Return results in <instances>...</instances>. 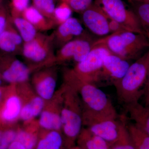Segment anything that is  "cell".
Wrapping results in <instances>:
<instances>
[{
    "label": "cell",
    "mask_w": 149,
    "mask_h": 149,
    "mask_svg": "<svg viewBox=\"0 0 149 149\" xmlns=\"http://www.w3.org/2000/svg\"><path fill=\"white\" fill-rule=\"evenodd\" d=\"M149 68V50L130 65L120 80L113 83L118 98L124 106L139 102L143 93L141 90L146 82Z\"/></svg>",
    "instance_id": "cell-1"
},
{
    "label": "cell",
    "mask_w": 149,
    "mask_h": 149,
    "mask_svg": "<svg viewBox=\"0 0 149 149\" xmlns=\"http://www.w3.org/2000/svg\"><path fill=\"white\" fill-rule=\"evenodd\" d=\"M64 83L74 88L83 104V110L92 114L118 118L117 111L106 94L93 83L63 77Z\"/></svg>",
    "instance_id": "cell-2"
},
{
    "label": "cell",
    "mask_w": 149,
    "mask_h": 149,
    "mask_svg": "<svg viewBox=\"0 0 149 149\" xmlns=\"http://www.w3.org/2000/svg\"><path fill=\"white\" fill-rule=\"evenodd\" d=\"M63 84L65 88L61 114V130L71 145L83 128V104L77 91L66 83Z\"/></svg>",
    "instance_id": "cell-3"
},
{
    "label": "cell",
    "mask_w": 149,
    "mask_h": 149,
    "mask_svg": "<svg viewBox=\"0 0 149 149\" xmlns=\"http://www.w3.org/2000/svg\"><path fill=\"white\" fill-rule=\"evenodd\" d=\"M53 33L49 35L39 32L36 37L24 43L22 56L25 63L34 71L56 65Z\"/></svg>",
    "instance_id": "cell-4"
},
{
    "label": "cell",
    "mask_w": 149,
    "mask_h": 149,
    "mask_svg": "<svg viewBox=\"0 0 149 149\" xmlns=\"http://www.w3.org/2000/svg\"><path fill=\"white\" fill-rule=\"evenodd\" d=\"M111 53L106 46L96 40L85 58L76 63L72 69L65 70L63 77L95 84L97 82L104 59Z\"/></svg>",
    "instance_id": "cell-5"
},
{
    "label": "cell",
    "mask_w": 149,
    "mask_h": 149,
    "mask_svg": "<svg viewBox=\"0 0 149 149\" xmlns=\"http://www.w3.org/2000/svg\"><path fill=\"white\" fill-rule=\"evenodd\" d=\"M97 41L104 44L112 54L128 60L136 57L149 47L146 35L128 31L112 33Z\"/></svg>",
    "instance_id": "cell-6"
},
{
    "label": "cell",
    "mask_w": 149,
    "mask_h": 149,
    "mask_svg": "<svg viewBox=\"0 0 149 149\" xmlns=\"http://www.w3.org/2000/svg\"><path fill=\"white\" fill-rule=\"evenodd\" d=\"M124 119L120 120L90 113L83 110V125L91 132L100 136L110 145L118 139Z\"/></svg>",
    "instance_id": "cell-7"
},
{
    "label": "cell",
    "mask_w": 149,
    "mask_h": 149,
    "mask_svg": "<svg viewBox=\"0 0 149 149\" xmlns=\"http://www.w3.org/2000/svg\"><path fill=\"white\" fill-rule=\"evenodd\" d=\"M96 4L109 19L119 23L127 31L144 35L138 17L133 10L127 8L122 0H97Z\"/></svg>",
    "instance_id": "cell-8"
},
{
    "label": "cell",
    "mask_w": 149,
    "mask_h": 149,
    "mask_svg": "<svg viewBox=\"0 0 149 149\" xmlns=\"http://www.w3.org/2000/svg\"><path fill=\"white\" fill-rule=\"evenodd\" d=\"M22 106V100L16 84L6 85L0 102V128L15 127L19 120Z\"/></svg>",
    "instance_id": "cell-9"
},
{
    "label": "cell",
    "mask_w": 149,
    "mask_h": 149,
    "mask_svg": "<svg viewBox=\"0 0 149 149\" xmlns=\"http://www.w3.org/2000/svg\"><path fill=\"white\" fill-rule=\"evenodd\" d=\"M34 72L16 56L0 53V74L3 82L16 85L28 82Z\"/></svg>",
    "instance_id": "cell-10"
},
{
    "label": "cell",
    "mask_w": 149,
    "mask_h": 149,
    "mask_svg": "<svg viewBox=\"0 0 149 149\" xmlns=\"http://www.w3.org/2000/svg\"><path fill=\"white\" fill-rule=\"evenodd\" d=\"M95 41L84 32L58 49L56 54V64L71 60L76 63L81 61L91 52Z\"/></svg>",
    "instance_id": "cell-11"
},
{
    "label": "cell",
    "mask_w": 149,
    "mask_h": 149,
    "mask_svg": "<svg viewBox=\"0 0 149 149\" xmlns=\"http://www.w3.org/2000/svg\"><path fill=\"white\" fill-rule=\"evenodd\" d=\"M64 85L57 91L50 100L46 102L44 109L38 120L40 128L44 130H56L62 129L61 110L63 100Z\"/></svg>",
    "instance_id": "cell-12"
},
{
    "label": "cell",
    "mask_w": 149,
    "mask_h": 149,
    "mask_svg": "<svg viewBox=\"0 0 149 149\" xmlns=\"http://www.w3.org/2000/svg\"><path fill=\"white\" fill-rule=\"evenodd\" d=\"M54 65L36 70L31 78V84L34 91L45 102L52 99L56 93L57 71Z\"/></svg>",
    "instance_id": "cell-13"
},
{
    "label": "cell",
    "mask_w": 149,
    "mask_h": 149,
    "mask_svg": "<svg viewBox=\"0 0 149 149\" xmlns=\"http://www.w3.org/2000/svg\"><path fill=\"white\" fill-rule=\"evenodd\" d=\"M81 14L83 23L93 34L98 36H106L110 32L109 18L97 4L93 3Z\"/></svg>",
    "instance_id": "cell-14"
},
{
    "label": "cell",
    "mask_w": 149,
    "mask_h": 149,
    "mask_svg": "<svg viewBox=\"0 0 149 149\" xmlns=\"http://www.w3.org/2000/svg\"><path fill=\"white\" fill-rule=\"evenodd\" d=\"M130 65L128 60L110 54L104 59L97 82L101 80H108L114 83L123 77Z\"/></svg>",
    "instance_id": "cell-15"
},
{
    "label": "cell",
    "mask_w": 149,
    "mask_h": 149,
    "mask_svg": "<svg viewBox=\"0 0 149 149\" xmlns=\"http://www.w3.org/2000/svg\"><path fill=\"white\" fill-rule=\"evenodd\" d=\"M24 44L10 15L5 28L0 35V53L22 56Z\"/></svg>",
    "instance_id": "cell-16"
},
{
    "label": "cell",
    "mask_w": 149,
    "mask_h": 149,
    "mask_svg": "<svg viewBox=\"0 0 149 149\" xmlns=\"http://www.w3.org/2000/svg\"><path fill=\"white\" fill-rule=\"evenodd\" d=\"M85 32L80 21L72 17L58 26L57 29L53 32L55 48L59 49Z\"/></svg>",
    "instance_id": "cell-17"
},
{
    "label": "cell",
    "mask_w": 149,
    "mask_h": 149,
    "mask_svg": "<svg viewBox=\"0 0 149 149\" xmlns=\"http://www.w3.org/2000/svg\"><path fill=\"white\" fill-rule=\"evenodd\" d=\"M23 127L17 128L16 140L27 149H35L38 142L40 127L38 120H34L23 123Z\"/></svg>",
    "instance_id": "cell-18"
},
{
    "label": "cell",
    "mask_w": 149,
    "mask_h": 149,
    "mask_svg": "<svg viewBox=\"0 0 149 149\" xmlns=\"http://www.w3.org/2000/svg\"><path fill=\"white\" fill-rule=\"evenodd\" d=\"M125 109L134 124L149 136V107L139 102L125 106Z\"/></svg>",
    "instance_id": "cell-19"
},
{
    "label": "cell",
    "mask_w": 149,
    "mask_h": 149,
    "mask_svg": "<svg viewBox=\"0 0 149 149\" xmlns=\"http://www.w3.org/2000/svg\"><path fill=\"white\" fill-rule=\"evenodd\" d=\"M22 16L32 24L39 32L49 31L56 26L53 21L44 16L32 5L29 6L23 12Z\"/></svg>",
    "instance_id": "cell-20"
},
{
    "label": "cell",
    "mask_w": 149,
    "mask_h": 149,
    "mask_svg": "<svg viewBox=\"0 0 149 149\" xmlns=\"http://www.w3.org/2000/svg\"><path fill=\"white\" fill-rule=\"evenodd\" d=\"M78 144L82 149H110L109 144L88 128H82L78 137Z\"/></svg>",
    "instance_id": "cell-21"
},
{
    "label": "cell",
    "mask_w": 149,
    "mask_h": 149,
    "mask_svg": "<svg viewBox=\"0 0 149 149\" xmlns=\"http://www.w3.org/2000/svg\"><path fill=\"white\" fill-rule=\"evenodd\" d=\"M11 17L24 43L33 40L39 32L32 24L22 16Z\"/></svg>",
    "instance_id": "cell-22"
},
{
    "label": "cell",
    "mask_w": 149,
    "mask_h": 149,
    "mask_svg": "<svg viewBox=\"0 0 149 149\" xmlns=\"http://www.w3.org/2000/svg\"><path fill=\"white\" fill-rule=\"evenodd\" d=\"M126 127L135 149H149V136L134 123L126 121Z\"/></svg>",
    "instance_id": "cell-23"
},
{
    "label": "cell",
    "mask_w": 149,
    "mask_h": 149,
    "mask_svg": "<svg viewBox=\"0 0 149 149\" xmlns=\"http://www.w3.org/2000/svg\"><path fill=\"white\" fill-rule=\"evenodd\" d=\"M133 11L138 17L144 35L149 42V3L136 2Z\"/></svg>",
    "instance_id": "cell-24"
},
{
    "label": "cell",
    "mask_w": 149,
    "mask_h": 149,
    "mask_svg": "<svg viewBox=\"0 0 149 149\" xmlns=\"http://www.w3.org/2000/svg\"><path fill=\"white\" fill-rule=\"evenodd\" d=\"M110 149H135L126 127V118L124 117L120 136L113 143L110 145Z\"/></svg>",
    "instance_id": "cell-25"
},
{
    "label": "cell",
    "mask_w": 149,
    "mask_h": 149,
    "mask_svg": "<svg viewBox=\"0 0 149 149\" xmlns=\"http://www.w3.org/2000/svg\"><path fill=\"white\" fill-rule=\"evenodd\" d=\"M32 2L34 7L44 16L55 23L54 12L56 6L54 0H32Z\"/></svg>",
    "instance_id": "cell-26"
},
{
    "label": "cell",
    "mask_w": 149,
    "mask_h": 149,
    "mask_svg": "<svg viewBox=\"0 0 149 149\" xmlns=\"http://www.w3.org/2000/svg\"><path fill=\"white\" fill-rule=\"evenodd\" d=\"M72 11L68 3L61 1L56 7L54 12V20L56 25L58 26L72 17Z\"/></svg>",
    "instance_id": "cell-27"
},
{
    "label": "cell",
    "mask_w": 149,
    "mask_h": 149,
    "mask_svg": "<svg viewBox=\"0 0 149 149\" xmlns=\"http://www.w3.org/2000/svg\"><path fill=\"white\" fill-rule=\"evenodd\" d=\"M44 138L50 149H61L63 145V139L60 131L56 130H46Z\"/></svg>",
    "instance_id": "cell-28"
},
{
    "label": "cell",
    "mask_w": 149,
    "mask_h": 149,
    "mask_svg": "<svg viewBox=\"0 0 149 149\" xmlns=\"http://www.w3.org/2000/svg\"><path fill=\"white\" fill-rule=\"evenodd\" d=\"M30 0H11L10 16L12 17L22 16L25 10L29 6Z\"/></svg>",
    "instance_id": "cell-29"
},
{
    "label": "cell",
    "mask_w": 149,
    "mask_h": 149,
    "mask_svg": "<svg viewBox=\"0 0 149 149\" xmlns=\"http://www.w3.org/2000/svg\"><path fill=\"white\" fill-rule=\"evenodd\" d=\"M93 0H69L68 4L72 11L82 13L93 4Z\"/></svg>",
    "instance_id": "cell-30"
},
{
    "label": "cell",
    "mask_w": 149,
    "mask_h": 149,
    "mask_svg": "<svg viewBox=\"0 0 149 149\" xmlns=\"http://www.w3.org/2000/svg\"><path fill=\"white\" fill-rule=\"evenodd\" d=\"M10 15L3 6H0V35L5 28Z\"/></svg>",
    "instance_id": "cell-31"
},
{
    "label": "cell",
    "mask_w": 149,
    "mask_h": 149,
    "mask_svg": "<svg viewBox=\"0 0 149 149\" xmlns=\"http://www.w3.org/2000/svg\"><path fill=\"white\" fill-rule=\"evenodd\" d=\"M109 27L110 31L112 33L127 31L122 25L110 19H109Z\"/></svg>",
    "instance_id": "cell-32"
},
{
    "label": "cell",
    "mask_w": 149,
    "mask_h": 149,
    "mask_svg": "<svg viewBox=\"0 0 149 149\" xmlns=\"http://www.w3.org/2000/svg\"><path fill=\"white\" fill-rule=\"evenodd\" d=\"M10 145L5 135L4 129L0 128V149H8Z\"/></svg>",
    "instance_id": "cell-33"
},
{
    "label": "cell",
    "mask_w": 149,
    "mask_h": 149,
    "mask_svg": "<svg viewBox=\"0 0 149 149\" xmlns=\"http://www.w3.org/2000/svg\"><path fill=\"white\" fill-rule=\"evenodd\" d=\"M35 148L36 149H50L45 139L44 138L38 141Z\"/></svg>",
    "instance_id": "cell-34"
},
{
    "label": "cell",
    "mask_w": 149,
    "mask_h": 149,
    "mask_svg": "<svg viewBox=\"0 0 149 149\" xmlns=\"http://www.w3.org/2000/svg\"><path fill=\"white\" fill-rule=\"evenodd\" d=\"M8 149H27L18 141H15L11 143Z\"/></svg>",
    "instance_id": "cell-35"
},
{
    "label": "cell",
    "mask_w": 149,
    "mask_h": 149,
    "mask_svg": "<svg viewBox=\"0 0 149 149\" xmlns=\"http://www.w3.org/2000/svg\"><path fill=\"white\" fill-rule=\"evenodd\" d=\"M146 80L147 83L146 90V102L148 101L149 99V68Z\"/></svg>",
    "instance_id": "cell-36"
},
{
    "label": "cell",
    "mask_w": 149,
    "mask_h": 149,
    "mask_svg": "<svg viewBox=\"0 0 149 149\" xmlns=\"http://www.w3.org/2000/svg\"><path fill=\"white\" fill-rule=\"evenodd\" d=\"M6 85H2L0 86V102H1V99L2 97L3 93L5 89Z\"/></svg>",
    "instance_id": "cell-37"
},
{
    "label": "cell",
    "mask_w": 149,
    "mask_h": 149,
    "mask_svg": "<svg viewBox=\"0 0 149 149\" xmlns=\"http://www.w3.org/2000/svg\"><path fill=\"white\" fill-rule=\"evenodd\" d=\"M131 1L144 2L149 3V0H129Z\"/></svg>",
    "instance_id": "cell-38"
},
{
    "label": "cell",
    "mask_w": 149,
    "mask_h": 149,
    "mask_svg": "<svg viewBox=\"0 0 149 149\" xmlns=\"http://www.w3.org/2000/svg\"><path fill=\"white\" fill-rule=\"evenodd\" d=\"M3 82V81L2 79V77H1V74H0V86L3 85L2 83Z\"/></svg>",
    "instance_id": "cell-39"
},
{
    "label": "cell",
    "mask_w": 149,
    "mask_h": 149,
    "mask_svg": "<svg viewBox=\"0 0 149 149\" xmlns=\"http://www.w3.org/2000/svg\"><path fill=\"white\" fill-rule=\"evenodd\" d=\"M146 106L147 107H149V99L148 101L146 102Z\"/></svg>",
    "instance_id": "cell-40"
},
{
    "label": "cell",
    "mask_w": 149,
    "mask_h": 149,
    "mask_svg": "<svg viewBox=\"0 0 149 149\" xmlns=\"http://www.w3.org/2000/svg\"><path fill=\"white\" fill-rule=\"evenodd\" d=\"M3 1V0H0V6L2 5H3L2 3Z\"/></svg>",
    "instance_id": "cell-41"
},
{
    "label": "cell",
    "mask_w": 149,
    "mask_h": 149,
    "mask_svg": "<svg viewBox=\"0 0 149 149\" xmlns=\"http://www.w3.org/2000/svg\"><path fill=\"white\" fill-rule=\"evenodd\" d=\"M71 149H82L80 147H76V148H72Z\"/></svg>",
    "instance_id": "cell-42"
},
{
    "label": "cell",
    "mask_w": 149,
    "mask_h": 149,
    "mask_svg": "<svg viewBox=\"0 0 149 149\" xmlns=\"http://www.w3.org/2000/svg\"><path fill=\"white\" fill-rule=\"evenodd\" d=\"M61 1L62 2H67L68 3V1H69V0H61Z\"/></svg>",
    "instance_id": "cell-43"
}]
</instances>
